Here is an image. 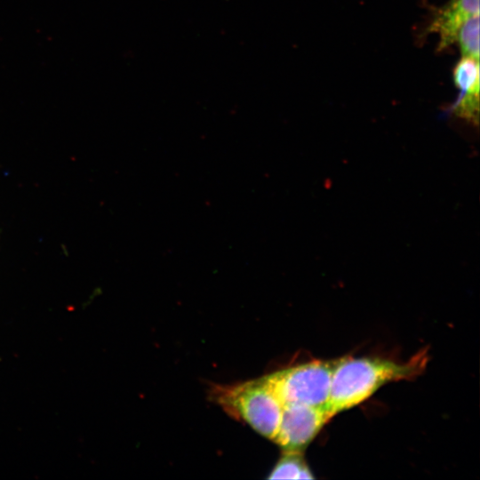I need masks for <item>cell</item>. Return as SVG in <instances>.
<instances>
[{
	"label": "cell",
	"instance_id": "obj_6",
	"mask_svg": "<svg viewBox=\"0 0 480 480\" xmlns=\"http://www.w3.org/2000/svg\"><path fill=\"white\" fill-rule=\"evenodd\" d=\"M476 14H479V0H449L433 12L425 33L437 34V50L443 51L454 44L460 26Z\"/></svg>",
	"mask_w": 480,
	"mask_h": 480
},
{
	"label": "cell",
	"instance_id": "obj_8",
	"mask_svg": "<svg viewBox=\"0 0 480 480\" xmlns=\"http://www.w3.org/2000/svg\"><path fill=\"white\" fill-rule=\"evenodd\" d=\"M454 44H457L461 57L479 60V14L468 18L459 28Z\"/></svg>",
	"mask_w": 480,
	"mask_h": 480
},
{
	"label": "cell",
	"instance_id": "obj_2",
	"mask_svg": "<svg viewBox=\"0 0 480 480\" xmlns=\"http://www.w3.org/2000/svg\"><path fill=\"white\" fill-rule=\"evenodd\" d=\"M211 397L230 417L274 440L282 418L281 402L266 376L232 385H215Z\"/></svg>",
	"mask_w": 480,
	"mask_h": 480
},
{
	"label": "cell",
	"instance_id": "obj_5",
	"mask_svg": "<svg viewBox=\"0 0 480 480\" xmlns=\"http://www.w3.org/2000/svg\"><path fill=\"white\" fill-rule=\"evenodd\" d=\"M452 76L459 94L449 111L458 118L477 126L479 124V60L461 57L453 67Z\"/></svg>",
	"mask_w": 480,
	"mask_h": 480
},
{
	"label": "cell",
	"instance_id": "obj_4",
	"mask_svg": "<svg viewBox=\"0 0 480 480\" xmlns=\"http://www.w3.org/2000/svg\"><path fill=\"white\" fill-rule=\"evenodd\" d=\"M332 418L325 406L284 404L273 442L283 451L303 452Z\"/></svg>",
	"mask_w": 480,
	"mask_h": 480
},
{
	"label": "cell",
	"instance_id": "obj_3",
	"mask_svg": "<svg viewBox=\"0 0 480 480\" xmlns=\"http://www.w3.org/2000/svg\"><path fill=\"white\" fill-rule=\"evenodd\" d=\"M339 360H315L280 370L266 378L284 405L301 404L326 407Z\"/></svg>",
	"mask_w": 480,
	"mask_h": 480
},
{
	"label": "cell",
	"instance_id": "obj_7",
	"mask_svg": "<svg viewBox=\"0 0 480 480\" xmlns=\"http://www.w3.org/2000/svg\"><path fill=\"white\" fill-rule=\"evenodd\" d=\"M279 460L268 476V479H314L302 452L283 451Z\"/></svg>",
	"mask_w": 480,
	"mask_h": 480
},
{
	"label": "cell",
	"instance_id": "obj_1",
	"mask_svg": "<svg viewBox=\"0 0 480 480\" xmlns=\"http://www.w3.org/2000/svg\"><path fill=\"white\" fill-rule=\"evenodd\" d=\"M428 361L427 350L403 363L382 358L341 357L332 375L326 409L333 417L363 403L388 382L413 380L423 372Z\"/></svg>",
	"mask_w": 480,
	"mask_h": 480
}]
</instances>
